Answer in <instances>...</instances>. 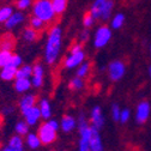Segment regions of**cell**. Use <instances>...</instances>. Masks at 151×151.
<instances>
[{"label": "cell", "mask_w": 151, "mask_h": 151, "mask_svg": "<svg viewBox=\"0 0 151 151\" xmlns=\"http://www.w3.org/2000/svg\"><path fill=\"white\" fill-rule=\"evenodd\" d=\"M63 42V30L59 25H53L48 32L47 45L45 49V59L48 65H53L56 63L61 50Z\"/></svg>", "instance_id": "1"}, {"label": "cell", "mask_w": 151, "mask_h": 151, "mask_svg": "<svg viewBox=\"0 0 151 151\" xmlns=\"http://www.w3.org/2000/svg\"><path fill=\"white\" fill-rule=\"evenodd\" d=\"M32 13L34 17L39 18L46 24L49 22H53L55 19V12L52 6V1L49 0H37L32 3Z\"/></svg>", "instance_id": "2"}, {"label": "cell", "mask_w": 151, "mask_h": 151, "mask_svg": "<svg viewBox=\"0 0 151 151\" xmlns=\"http://www.w3.org/2000/svg\"><path fill=\"white\" fill-rule=\"evenodd\" d=\"M114 1L111 0H95L91 4L90 14L95 18V21H108L114 9Z\"/></svg>", "instance_id": "3"}, {"label": "cell", "mask_w": 151, "mask_h": 151, "mask_svg": "<svg viewBox=\"0 0 151 151\" xmlns=\"http://www.w3.org/2000/svg\"><path fill=\"white\" fill-rule=\"evenodd\" d=\"M84 61H85V52L83 49V45L79 42V43H74L71 47L70 53L64 60V66L65 68L68 70L78 68Z\"/></svg>", "instance_id": "4"}, {"label": "cell", "mask_w": 151, "mask_h": 151, "mask_svg": "<svg viewBox=\"0 0 151 151\" xmlns=\"http://www.w3.org/2000/svg\"><path fill=\"white\" fill-rule=\"evenodd\" d=\"M108 77L111 82L120 81L126 73V65L121 60H113L108 65Z\"/></svg>", "instance_id": "5"}, {"label": "cell", "mask_w": 151, "mask_h": 151, "mask_svg": "<svg viewBox=\"0 0 151 151\" xmlns=\"http://www.w3.org/2000/svg\"><path fill=\"white\" fill-rule=\"evenodd\" d=\"M111 39V29L107 25H101L97 28L93 37V46L96 48H103L106 47Z\"/></svg>", "instance_id": "6"}, {"label": "cell", "mask_w": 151, "mask_h": 151, "mask_svg": "<svg viewBox=\"0 0 151 151\" xmlns=\"http://www.w3.org/2000/svg\"><path fill=\"white\" fill-rule=\"evenodd\" d=\"M37 137L40 138L41 144L48 145V144H52V143L56 139V131L53 129V128L48 125V122H43V124L39 127Z\"/></svg>", "instance_id": "7"}, {"label": "cell", "mask_w": 151, "mask_h": 151, "mask_svg": "<svg viewBox=\"0 0 151 151\" xmlns=\"http://www.w3.org/2000/svg\"><path fill=\"white\" fill-rule=\"evenodd\" d=\"M90 126L93 127L95 129L100 131L103 125H104V115L102 113V109L100 106H95L92 109H91V113H90Z\"/></svg>", "instance_id": "8"}, {"label": "cell", "mask_w": 151, "mask_h": 151, "mask_svg": "<svg viewBox=\"0 0 151 151\" xmlns=\"http://www.w3.org/2000/svg\"><path fill=\"white\" fill-rule=\"evenodd\" d=\"M151 107L147 101H140L136 108V121L138 124H144L150 116Z\"/></svg>", "instance_id": "9"}, {"label": "cell", "mask_w": 151, "mask_h": 151, "mask_svg": "<svg viewBox=\"0 0 151 151\" xmlns=\"http://www.w3.org/2000/svg\"><path fill=\"white\" fill-rule=\"evenodd\" d=\"M92 129L91 126L85 127L79 131V142H78V151H90V139H91Z\"/></svg>", "instance_id": "10"}, {"label": "cell", "mask_w": 151, "mask_h": 151, "mask_svg": "<svg viewBox=\"0 0 151 151\" xmlns=\"http://www.w3.org/2000/svg\"><path fill=\"white\" fill-rule=\"evenodd\" d=\"M43 83V67L41 64H36L32 67L31 76V85L35 88H40Z\"/></svg>", "instance_id": "11"}, {"label": "cell", "mask_w": 151, "mask_h": 151, "mask_svg": "<svg viewBox=\"0 0 151 151\" xmlns=\"http://www.w3.org/2000/svg\"><path fill=\"white\" fill-rule=\"evenodd\" d=\"M91 129H92V133L90 139V151H104L100 131L95 129L93 127H91Z\"/></svg>", "instance_id": "12"}, {"label": "cell", "mask_w": 151, "mask_h": 151, "mask_svg": "<svg viewBox=\"0 0 151 151\" xmlns=\"http://www.w3.org/2000/svg\"><path fill=\"white\" fill-rule=\"evenodd\" d=\"M16 45V39L12 34H4L0 37V52H11Z\"/></svg>", "instance_id": "13"}, {"label": "cell", "mask_w": 151, "mask_h": 151, "mask_svg": "<svg viewBox=\"0 0 151 151\" xmlns=\"http://www.w3.org/2000/svg\"><path fill=\"white\" fill-rule=\"evenodd\" d=\"M59 124H60L61 131L65 132V133H70V132H72L77 127V120L71 115H64Z\"/></svg>", "instance_id": "14"}, {"label": "cell", "mask_w": 151, "mask_h": 151, "mask_svg": "<svg viewBox=\"0 0 151 151\" xmlns=\"http://www.w3.org/2000/svg\"><path fill=\"white\" fill-rule=\"evenodd\" d=\"M36 101H37V99H36L35 95H27V96H24V97L21 100L19 107H21V110H22V113H23V115L25 114L28 110H30L31 108L35 107Z\"/></svg>", "instance_id": "15"}, {"label": "cell", "mask_w": 151, "mask_h": 151, "mask_svg": "<svg viewBox=\"0 0 151 151\" xmlns=\"http://www.w3.org/2000/svg\"><path fill=\"white\" fill-rule=\"evenodd\" d=\"M24 118H25V122L28 125H35L37 121H39V119L41 118V113H40V109L39 107H34L31 108L30 110H28L25 114H24Z\"/></svg>", "instance_id": "16"}, {"label": "cell", "mask_w": 151, "mask_h": 151, "mask_svg": "<svg viewBox=\"0 0 151 151\" xmlns=\"http://www.w3.org/2000/svg\"><path fill=\"white\" fill-rule=\"evenodd\" d=\"M4 151H23V139L21 136H13L9 145L4 149Z\"/></svg>", "instance_id": "17"}, {"label": "cell", "mask_w": 151, "mask_h": 151, "mask_svg": "<svg viewBox=\"0 0 151 151\" xmlns=\"http://www.w3.org/2000/svg\"><path fill=\"white\" fill-rule=\"evenodd\" d=\"M40 113H41V118L45 119V120H49L50 116H52V108H50V103L48 100H42L40 102Z\"/></svg>", "instance_id": "18"}, {"label": "cell", "mask_w": 151, "mask_h": 151, "mask_svg": "<svg viewBox=\"0 0 151 151\" xmlns=\"http://www.w3.org/2000/svg\"><path fill=\"white\" fill-rule=\"evenodd\" d=\"M32 76V67L29 65H24L17 70L16 79H29Z\"/></svg>", "instance_id": "19"}, {"label": "cell", "mask_w": 151, "mask_h": 151, "mask_svg": "<svg viewBox=\"0 0 151 151\" xmlns=\"http://www.w3.org/2000/svg\"><path fill=\"white\" fill-rule=\"evenodd\" d=\"M23 19H24V16H23L21 12L13 13V14L9 18V21L5 23V27H6V28H9V29L14 28V27H17L19 23H22V22H23Z\"/></svg>", "instance_id": "20"}, {"label": "cell", "mask_w": 151, "mask_h": 151, "mask_svg": "<svg viewBox=\"0 0 151 151\" xmlns=\"http://www.w3.org/2000/svg\"><path fill=\"white\" fill-rule=\"evenodd\" d=\"M17 70L16 67H12V66H6L3 68L1 73H0V77H1L4 81H11L13 78H16V73H17Z\"/></svg>", "instance_id": "21"}, {"label": "cell", "mask_w": 151, "mask_h": 151, "mask_svg": "<svg viewBox=\"0 0 151 151\" xmlns=\"http://www.w3.org/2000/svg\"><path fill=\"white\" fill-rule=\"evenodd\" d=\"M52 6H53V10L55 12V14H61L65 12L66 7H67V1L66 0H53L52 1Z\"/></svg>", "instance_id": "22"}, {"label": "cell", "mask_w": 151, "mask_h": 151, "mask_svg": "<svg viewBox=\"0 0 151 151\" xmlns=\"http://www.w3.org/2000/svg\"><path fill=\"white\" fill-rule=\"evenodd\" d=\"M39 37H40V32L31 29V28H27L23 31V39L28 42H35Z\"/></svg>", "instance_id": "23"}, {"label": "cell", "mask_w": 151, "mask_h": 151, "mask_svg": "<svg viewBox=\"0 0 151 151\" xmlns=\"http://www.w3.org/2000/svg\"><path fill=\"white\" fill-rule=\"evenodd\" d=\"M68 86H70V89L73 90V91L82 90V89L85 86V81H84L83 78H79V77H77V76H76V77H73V78L70 81Z\"/></svg>", "instance_id": "24"}, {"label": "cell", "mask_w": 151, "mask_h": 151, "mask_svg": "<svg viewBox=\"0 0 151 151\" xmlns=\"http://www.w3.org/2000/svg\"><path fill=\"white\" fill-rule=\"evenodd\" d=\"M30 86H31V81L30 79H16L14 89L18 92H24V91L29 90Z\"/></svg>", "instance_id": "25"}, {"label": "cell", "mask_w": 151, "mask_h": 151, "mask_svg": "<svg viewBox=\"0 0 151 151\" xmlns=\"http://www.w3.org/2000/svg\"><path fill=\"white\" fill-rule=\"evenodd\" d=\"M125 24V14L124 13H116L110 21V27L113 29H120Z\"/></svg>", "instance_id": "26"}, {"label": "cell", "mask_w": 151, "mask_h": 151, "mask_svg": "<svg viewBox=\"0 0 151 151\" xmlns=\"http://www.w3.org/2000/svg\"><path fill=\"white\" fill-rule=\"evenodd\" d=\"M90 70H91V64L89 63V61H84L78 68H77V77H79V78H85L86 76L90 73Z\"/></svg>", "instance_id": "27"}, {"label": "cell", "mask_w": 151, "mask_h": 151, "mask_svg": "<svg viewBox=\"0 0 151 151\" xmlns=\"http://www.w3.org/2000/svg\"><path fill=\"white\" fill-rule=\"evenodd\" d=\"M13 14L12 7L11 6H4L0 9V23H6L9 18Z\"/></svg>", "instance_id": "28"}, {"label": "cell", "mask_w": 151, "mask_h": 151, "mask_svg": "<svg viewBox=\"0 0 151 151\" xmlns=\"http://www.w3.org/2000/svg\"><path fill=\"white\" fill-rule=\"evenodd\" d=\"M27 144H28L29 147H31V149H37V147L41 145V142H40V138L37 137V134L29 133V134L27 136Z\"/></svg>", "instance_id": "29"}, {"label": "cell", "mask_w": 151, "mask_h": 151, "mask_svg": "<svg viewBox=\"0 0 151 151\" xmlns=\"http://www.w3.org/2000/svg\"><path fill=\"white\" fill-rule=\"evenodd\" d=\"M46 27V23L42 22L41 19H39V18H36V17H31L30 18V28L36 30V31H42Z\"/></svg>", "instance_id": "30"}, {"label": "cell", "mask_w": 151, "mask_h": 151, "mask_svg": "<svg viewBox=\"0 0 151 151\" xmlns=\"http://www.w3.org/2000/svg\"><path fill=\"white\" fill-rule=\"evenodd\" d=\"M12 52H0V67H6L12 58Z\"/></svg>", "instance_id": "31"}, {"label": "cell", "mask_w": 151, "mask_h": 151, "mask_svg": "<svg viewBox=\"0 0 151 151\" xmlns=\"http://www.w3.org/2000/svg\"><path fill=\"white\" fill-rule=\"evenodd\" d=\"M29 131V125L25 121H21L16 125V132L19 136H25Z\"/></svg>", "instance_id": "32"}, {"label": "cell", "mask_w": 151, "mask_h": 151, "mask_svg": "<svg viewBox=\"0 0 151 151\" xmlns=\"http://www.w3.org/2000/svg\"><path fill=\"white\" fill-rule=\"evenodd\" d=\"M95 22H96L95 18H93V17L90 14V12H88V13L84 14V17H83V25H84L85 29L91 28L93 24H95Z\"/></svg>", "instance_id": "33"}, {"label": "cell", "mask_w": 151, "mask_h": 151, "mask_svg": "<svg viewBox=\"0 0 151 151\" xmlns=\"http://www.w3.org/2000/svg\"><path fill=\"white\" fill-rule=\"evenodd\" d=\"M120 114H121V108L119 107V104L114 103L111 106V118L115 121H119L120 120Z\"/></svg>", "instance_id": "34"}, {"label": "cell", "mask_w": 151, "mask_h": 151, "mask_svg": "<svg viewBox=\"0 0 151 151\" xmlns=\"http://www.w3.org/2000/svg\"><path fill=\"white\" fill-rule=\"evenodd\" d=\"M21 65H22V58H21L19 55L13 54V55H12V58H11V60H10V64H9L7 66H12V67L18 68Z\"/></svg>", "instance_id": "35"}, {"label": "cell", "mask_w": 151, "mask_h": 151, "mask_svg": "<svg viewBox=\"0 0 151 151\" xmlns=\"http://www.w3.org/2000/svg\"><path fill=\"white\" fill-rule=\"evenodd\" d=\"M131 118V111L128 109H121V114H120V122L121 124H126Z\"/></svg>", "instance_id": "36"}, {"label": "cell", "mask_w": 151, "mask_h": 151, "mask_svg": "<svg viewBox=\"0 0 151 151\" xmlns=\"http://www.w3.org/2000/svg\"><path fill=\"white\" fill-rule=\"evenodd\" d=\"M30 5H32V1H30V0H18V1L16 3V6L19 10H25Z\"/></svg>", "instance_id": "37"}, {"label": "cell", "mask_w": 151, "mask_h": 151, "mask_svg": "<svg viewBox=\"0 0 151 151\" xmlns=\"http://www.w3.org/2000/svg\"><path fill=\"white\" fill-rule=\"evenodd\" d=\"M89 37H90L89 30H88V29H84V30L81 32V35H79V41H81V43L83 45L84 42H86V41L89 40Z\"/></svg>", "instance_id": "38"}, {"label": "cell", "mask_w": 151, "mask_h": 151, "mask_svg": "<svg viewBox=\"0 0 151 151\" xmlns=\"http://www.w3.org/2000/svg\"><path fill=\"white\" fill-rule=\"evenodd\" d=\"M47 122H48V125H49L53 129H55V131H58V129L60 128V124L56 121L55 119H52V120H49V121H47Z\"/></svg>", "instance_id": "39"}, {"label": "cell", "mask_w": 151, "mask_h": 151, "mask_svg": "<svg viewBox=\"0 0 151 151\" xmlns=\"http://www.w3.org/2000/svg\"><path fill=\"white\" fill-rule=\"evenodd\" d=\"M147 73H149V77L151 78V65L147 67Z\"/></svg>", "instance_id": "40"}, {"label": "cell", "mask_w": 151, "mask_h": 151, "mask_svg": "<svg viewBox=\"0 0 151 151\" xmlns=\"http://www.w3.org/2000/svg\"><path fill=\"white\" fill-rule=\"evenodd\" d=\"M150 55H151V45H150Z\"/></svg>", "instance_id": "41"}]
</instances>
